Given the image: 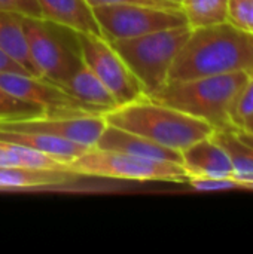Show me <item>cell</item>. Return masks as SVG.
<instances>
[{
	"label": "cell",
	"mask_w": 253,
	"mask_h": 254,
	"mask_svg": "<svg viewBox=\"0 0 253 254\" xmlns=\"http://www.w3.org/2000/svg\"><path fill=\"white\" fill-rule=\"evenodd\" d=\"M10 71H21L27 73L18 63H15L6 52L0 49V73H10ZM30 74V73H28Z\"/></svg>",
	"instance_id": "26"
},
{
	"label": "cell",
	"mask_w": 253,
	"mask_h": 254,
	"mask_svg": "<svg viewBox=\"0 0 253 254\" xmlns=\"http://www.w3.org/2000/svg\"><path fill=\"white\" fill-rule=\"evenodd\" d=\"M0 49L6 52L15 63H18L27 73L37 76L30 58L21 15L0 12Z\"/></svg>",
	"instance_id": "17"
},
{
	"label": "cell",
	"mask_w": 253,
	"mask_h": 254,
	"mask_svg": "<svg viewBox=\"0 0 253 254\" xmlns=\"http://www.w3.org/2000/svg\"><path fill=\"white\" fill-rule=\"evenodd\" d=\"M107 122L104 115L37 116L16 121H0L1 131H28L55 135L88 149L95 147Z\"/></svg>",
	"instance_id": "10"
},
{
	"label": "cell",
	"mask_w": 253,
	"mask_h": 254,
	"mask_svg": "<svg viewBox=\"0 0 253 254\" xmlns=\"http://www.w3.org/2000/svg\"><path fill=\"white\" fill-rule=\"evenodd\" d=\"M164 1H169V3H173V4H179L180 6V1L182 0H164Z\"/></svg>",
	"instance_id": "29"
},
{
	"label": "cell",
	"mask_w": 253,
	"mask_h": 254,
	"mask_svg": "<svg viewBox=\"0 0 253 254\" xmlns=\"http://www.w3.org/2000/svg\"><path fill=\"white\" fill-rule=\"evenodd\" d=\"M66 171L75 176L133 182L186 183L188 180V174L182 164L154 161L98 147H91L76 159L67 162Z\"/></svg>",
	"instance_id": "5"
},
{
	"label": "cell",
	"mask_w": 253,
	"mask_h": 254,
	"mask_svg": "<svg viewBox=\"0 0 253 254\" xmlns=\"http://www.w3.org/2000/svg\"><path fill=\"white\" fill-rule=\"evenodd\" d=\"M212 138L225 149L234 174H253V147L239 138L236 131H215Z\"/></svg>",
	"instance_id": "19"
},
{
	"label": "cell",
	"mask_w": 253,
	"mask_h": 254,
	"mask_svg": "<svg viewBox=\"0 0 253 254\" xmlns=\"http://www.w3.org/2000/svg\"><path fill=\"white\" fill-rule=\"evenodd\" d=\"M76 40L82 61L106 85L118 106L145 95L142 85L106 37L78 33Z\"/></svg>",
	"instance_id": "8"
},
{
	"label": "cell",
	"mask_w": 253,
	"mask_h": 254,
	"mask_svg": "<svg viewBox=\"0 0 253 254\" xmlns=\"http://www.w3.org/2000/svg\"><path fill=\"white\" fill-rule=\"evenodd\" d=\"M0 140H7L18 143L21 146H25L28 149L37 150L40 153H45L64 165L78 156H81L84 152L88 150V147L76 144L73 141L49 135V134H42V132H28V131H1L0 129Z\"/></svg>",
	"instance_id": "15"
},
{
	"label": "cell",
	"mask_w": 253,
	"mask_h": 254,
	"mask_svg": "<svg viewBox=\"0 0 253 254\" xmlns=\"http://www.w3.org/2000/svg\"><path fill=\"white\" fill-rule=\"evenodd\" d=\"M230 0H182L180 10L191 28L209 27L228 21Z\"/></svg>",
	"instance_id": "18"
},
{
	"label": "cell",
	"mask_w": 253,
	"mask_h": 254,
	"mask_svg": "<svg viewBox=\"0 0 253 254\" xmlns=\"http://www.w3.org/2000/svg\"><path fill=\"white\" fill-rule=\"evenodd\" d=\"M186 185L198 192H225L242 189L240 182L236 177H188Z\"/></svg>",
	"instance_id": "22"
},
{
	"label": "cell",
	"mask_w": 253,
	"mask_h": 254,
	"mask_svg": "<svg viewBox=\"0 0 253 254\" xmlns=\"http://www.w3.org/2000/svg\"><path fill=\"white\" fill-rule=\"evenodd\" d=\"M189 33V25H179L133 39L109 42L133 71L145 95L149 97L167 83L171 64Z\"/></svg>",
	"instance_id": "4"
},
{
	"label": "cell",
	"mask_w": 253,
	"mask_h": 254,
	"mask_svg": "<svg viewBox=\"0 0 253 254\" xmlns=\"http://www.w3.org/2000/svg\"><path fill=\"white\" fill-rule=\"evenodd\" d=\"M107 124L139 134L161 146L185 150L216 129L207 122L143 95L104 113Z\"/></svg>",
	"instance_id": "2"
},
{
	"label": "cell",
	"mask_w": 253,
	"mask_h": 254,
	"mask_svg": "<svg viewBox=\"0 0 253 254\" xmlns=\"http://www.w3.org/2000/svg\"><path fill=\"white\" fill-rule=\"evenodd\" d=\"M61 88L66 89L72 97H75L81 103L94 107L101 113H106L107 110L118 107V103L112 92L82 61V58L78 67L61 83Z\"/></svg>",
	"instance_id": "14"
},
{
	"label": "cell",
	"mask_w": 253,
	"mask_h": 254,
	"mask_svg": "<svg viewBox=\"0 0 253 254\" xmlns=\"http://www.w3.org/2000/svg\"><path fill=\"white\" fill-rule=\"evenodd\" d=\"M249 77L248 73H231L169 82L149 98L201 119L216 131H234L230 112Z\"/></svg>",
	"instance_id": "3"
},
{
	"label": "cell",
	"mask_w": 253,
	"mask_h": 254,
	"mask_svg": "<svg viewBox=\"0 0 253 254\" xmlns=\"http://www.w3.org/2000/svg\"><path fill=\"white\" fill-rule=\"evenodd\" d=\"M89 6L98 7V6H109V4H122V3H140V4H151V6H160V7H171V9H180L179 4H173L164 0H86Z\"/></svg>",
	"instance_id": "25"
},
{
	"label": "cell",
	"mask_w": 253,
	"mask_h": 254,
	"mask_svg": "<svg viewBox=\"0 0 253 254\" xmlns=\"http://www.w3.org/2000/svg\"><path fill=\"white\" fill-rule=\"evenodd\" d=\"M228 22L253 34V0H230Z\"/></svg>",
	"instance_id": "23"
},
{
	"label": "cell",
	"mask_w": 253,
	"mask_h": 254,
	"mask_svg": "<svg viewBox=\"0 0 253 254\" xmlns=\"http://www.w3.org/2000/svg\"><path fill=\"white\" fill-rule=\"evenodd\" d=\"M231 73L253 76V34L225 21L191 28L171 64L167 83Z\"/></svg>",
	"instance_id": "1"
},
{
	"label": "cell",
	"mask_w": 253,
	"mask_h": 254,
	"mask_svg": "<svg viewBox=\"0 0 253 254\" xmlns=\"http://www.w3.org/2000/svg\"><path fill=\"white\" fill-rule=\"evenodd\" d=\"M230 118L234 131L253 134V76L248 79L246 85L237 94L230 112Z\"/></svg>",
	"instance_id": "20"
},
{
	"label": "cell",
	"mask_w": 253,
	"mask_h": 254,
	"mask_svg": "<svg viewBox=\"0 0 253 254\" xmlns=\"http://www.w3.org/2000/svg\"><path fill=\"white\" fill-rule=\"evenodd\" d=\"M0 12H10L25 18H42L37 0H0Z\"/></svg>",
	"instance_id": "24"
},
{
	"label": "cell",
	"mask_w": 253,
	"mask_h": 254,
	"mask_svg": "<svg viewBox=\"0 0 253 254\" xmlns=\"http://www.w3.org/2000/svg\"><path fill=\"white\" fill-rule=\"evenodd\" d=\"M92 9L103 36L110 42L133 39L179 25H188L180 9L140 3L109 4Z\"/></svg>",
	"instance_id": "7"
},
{
	"label": "cell",
	"mask_w": 253,
	"mask_h": 254,
	"mask_svg": "<svg viewBox=\"0 0 253 254\" xmlns=\"http://www.w3.org/2000/svg\"><path fill=\"white\" fill-rule=\"evenodd\" d=\"M42 19L73 33L103 36L92 6L86 0H37ZM104 37V36H103Z\"/></svg>",
	"instance_id": "12"
},
{
	"label": "cell",
	"mask_w": 253,
	"mask_h": 254,
	"mask_svg": "<svg viewBox=\"0 0 253 254\" xmlns=\"http://www.w3.org/2000/svg\"><path fill=\"white\" fill-rule=\"evenodd\" d=\"M0 86L13 97L36 104L45 110V116L104 115L72 97L60 85L40 76L21 71L0 73Z\"/></svg>",
	"instance_id": "9"
},
{
	"label": "cell",
	"mask_w": 253,
	"mask_h": 254,
	"mask_svg": "<svg viewBox=\"0 0 253 254\" xmlns=\"http://www.w3.org/2000/svg\"><path fill=\"white\" fill-rule=\"evenodd\" d=\"M182 153V165L188 177H231L234 176L233 164L222 146L212 135L203 138Z\"/></svg>",
	"instance_id": "13"
},
{
	"label": "cell",
	"mask_w": 253,
	"mask_h": 254,
	"mask_svg": "<svg viewBox=\"0 0 253 254\" xmlns=\"http://www.w3.org/2000/svg\"><path fill=\"white\" fill-rule=\"evenodd\" d=\"M75 177L64 171H48L27 167H1L0 168V190L40 189L61 186L72 182Z\"/></svg>",
	"instance_id": "16"
},
{
	"label": "cell",
	"mask_w": 253,
	"mask_h": 254,
	"mask_svg": "<svg viewBox=\"0 0 253 254\" xmlns=\"http://www.w3.org/2000/svg\"><path fill=\"white\" fill-rule=\"evenodd\" d=\"M233 177H236L240 182L242 189L253 190V174H234Z\"/></svg>",
	"instance_id": "27"
},
{
	"label": "cell",
	"mask_w": 253,
	"mask_h": 254,
	"mask_svg": "<svg viewBox=\"0 0 253 254\" xmlns=\"http://www.w3.org/2000/svg\"><path fill=\"white\" fill-rule=\"evenodd\" d=\"M37 116H45L42 107L19 100L0 86V121H16Z\"/></svg>",
	"instance_id": "21"
},
{
	"label": "cell",
	"mask_w": 253,
	"mask_h": 254,
	"mask_svg": "<svg viewBox=\"0 0 253 254\" xmlns=\"http://www.w3.org/2000/svg\"><path fill=\"white\" fill-rule=\"evenodd\" d=\"M95 147L104 150H115L128 155H134L139 158L163 161V162H174L182 164V153L179 150L161 146L149 138H145L139 134L125 131L122 128L113 127L110 124L103 129Z\"/></svg>",
	"instance_id": "11"
},
{
	"label": "cell",
	"mask_w": 253,
	"mask_h": 254,
	"mask_svg": "<svg viewBox=\"0 0 253 254\" xmlns=\"http://www.w3.org/2000/svg\"><path fill=\"white\" fill-rule=\"evenodd\" d=\"M22 22L30 58L37 76L61 86L81 63L79 46L73 48L61 34L63 27L49 21L22 16Z\"/></svg>",
	"instance_id": "6"
},
{
	"label": "cell",
	"mask_w": 253,
	"mask_h": 254,
	"mask_svg": "<svg viewBox=\"0 0 253 254\" xmlns=\"http://www.w3.org/2000/svg\"><path fill=\"white\" fill-rule=\"evenodd\" d=\"M236 134L239 135L240 140H243L245 143H248L249 146L253 147V134H249V132H245V131H236Z\"/></svg>",
	"instance_id": "28"
}]
</instances>
